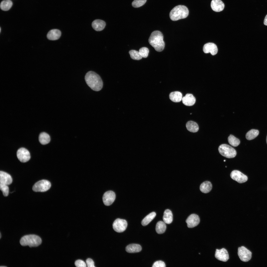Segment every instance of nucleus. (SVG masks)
<instances>
[{
    "instance_id": "nucleus-28",
    "label": "nucleus",
    "mask_w": 267,
    "mask_h": 267,
    "mask_svg": "<svg viewBox=\"0 0 267 267\" xmlns=\"http://www.w3.org/2000/svg\"><path fill=\"white\" fill-rule=\"evenodd\" d=\"M12 4V2L10 0H4L1 2L0 8L2 10L7 11L11 8Z\"/></svg>"
},
{
    "instance_id": "nucleus-2",
    "label": "nucleus",
    "mask_w": 267,
    "mask_h": 267,
    "mask_svg": "<svg viewBox=\"0 0 267 267\" xmlns=\"http://www.w3.org/2000/svg\"><path fill=\"white\" fill-rule=\"evenodd\" d=\"M163 38V35L161 32L155 31L151 33L149 39V42L156 51L160 52L165 47Z\"/></svg>"
},
{
    "instance_id": "nucleus-43",
    "label": "nucleus",
    "mask_w": 267,
    "mask_h": 267,
    "mask_svg": "<svg viewBox=\"0 0 267 267\" xmlns=\"http://www.w3.org/2000/svg\"><path fill=\"white\" fill-rule=\"evenodd\" d=\"M1 28L0 27V32L1 31Z\"/></svg>"
},
{
    "instance_id": "nucleus-27",
    "label": "nucleus",
    "mask_w": 267,
    "mask_h": 267,
    "mask_svg": "<svg viewBox=\"0 0 267 267\" xmlns=\"http://www.w3.org/2000/svg\"><path fill=\"white\" fill-rule=\"evenodd\" d=\"M156 214L155 212H153L146 216L142 221L141 223L143 226L148 225L155 218Z\"/></svg>"
},
{
    "instance_id": "nucleus-17",
    "label": "nucleus",
    "mask_w": 267,
    "mask_h": 267,
    "mask_svg": "<svg viewBox=\"0 0 267 267\" xmlns=\"http://www.w3.org/2000/svg\"><path fill=\"white\" fill-rule=\"evenodd\" d=\"M182 100L183 104L185 105L191 106L195 104L196 100L192 94L187 93L182 97Z\"/></svg>"
},
{
    "instance_id": "nucleus-24",
    "label": "nucleus",
    "mask_w": 267,
    "mask_h": 267,
    "mask_svg": "<svg viewBox=\"0 0 267 267\" xmlns=\"http://www.w3.org/2000/svg\"><path fill=\"white\" fill-rule=\"evenodd\" d=\"M173 216L171 210H166L164 212L163 219L164 222L167 224L171 223L173 221Z\"/></svg>"
},
{
    "instance_id": "nucleus-41",
    "label": "nucleus",
    "mask_w": 267,
    "mask_h": 267,
    "mask_svg": "<svg viewBox=\"0 0 267 267\" xmlns=\"http://www.w3.org/2000/svg\"><path fill=\"white\" fill-rule=\"evenodd\" d=\"M1 238V233H0V238Z\"/></svg>"
},
{
    "instance_id": "nucleus-4",
    "label": "nucleus",
    "mask_w": 267,
    "mask_h": 267,
    "mask_svg": "<svg viewBox=\"0 0 267 267\" xmlns=\"http://www.w3.org/2000/svg\"><path fill=\"white\" fill-rule=\"evenodd\" d=\"M42 242L41 239L39 236L34 234L25 235L21 238L20 241L22 245H28L30 247L37 246L41 244Z\"/></svg>"
},
{
    "instance_id": "nucleus-30",
    "label": "nucleus",
    "mask_w": 267,
    "mask_h": 267,
    "mask_svg": "<svg viewBox=\"0 0 267 267\" xmlns=\"http://www.w3.org/2000/svg\"><path fill=\"white\" fill-rule=\"evenodd\" d=\"M228 140L229 144L234 147L238 146L240 143L239 140L232 134L229 136Z\"/></svg>"
},
{
    "instance_id": "nucleus-21",
    "label": "nucleus",
    "mask_w": 267,
    "mask_h": 267,
    "mask_svg": "<svg viewBox=\"0 0 267 267\" xmlns=\"http://www.w3.org/2000/svg\"><path fill=\"white\" fill-rule=\"evenodd\" d=\"M170 99L175 102H180L182 98L181 93L178 91H175L171 92L169 95Z\"/></svg>"
},
{
    "instance_id": "nucleus-6",
    "label": "nucleus",
    "mask_w": 267,
    "mask_h": 267,
    "mask_svg": "<svg viewBox=\"0 0 267 267\" xmlns=\"http://www.w3.org/2000/svg\"><path fill=\"white\" fill-rule=\"evenodd\" d=\"M51 186V184L49 181L46 180H42L34 184L32 189L36 192H44L49 190Z\"/></svg>"
},
{
    "instance_id": "nucleus-37",
    "label": "nucleus",
    "mask_w": 267,
    "mask_h": 267,
    "mask_svg": "<svg viewBox=\"0 0 267 267\" xmlns=\"http://www.w3.org/2000/svg\"><path fill=\"white\" fill-rule=\"evenodd\" d=\"M86 263L88 267H94V263L90 258H88L86 260Z\"/></svg>"
},
{
    "instance_id": "nucleus-11",
    "label": "nucleus",
    "mask_w": 267,
    "mask_h": 267,
    "mask_svg": "<svg viewBox=\"0 0 267 267\" xmlns=\"http://www.w3.org/2000/svg\"><path fill=\"white\" fill-rule=\"evenodd\" d=\"M115 198V194L112 191L106 192L103 197V200L104 204L106 206L111 205L114 201Z\"/></svg>"
},
{
    "instance_id": "nucleus-7",
    "label": "nucleus",
    "mask_w": 267,
    "mask_h": 267,
    "mask_svg": "<svg viewBox=\"0 0 267 267\" xmlns=\"http://www.w3.org/2000/svg\"><path fill=\"white\" fill-rule=\"evenodd\" d=\"M127 226V223L125 220L119 218L115 220L112 224L114 230L119 233L124 231L126 229Z\"/></svg>"
},
{
    "instance_id": "nucleus-39",
    "label": "nucleus",
    "mask_w": 267,
    "mask_h": 267,
    "mask_svg": "<svg viewBox=\"0 0 267 267\" xmlns=\"http://www.w3.org/2000/svg\"><path fill=\"white\" fill-rule=\"evenodd\" d=\"M266 142H267V138H266Z\"/></svg>"
},
{
    "instance_id": "nucleus-34",
    "label": "nucleus",
    "mask_w": 267,
    "mask_h": 267,
    "mask_svg": "<svg viewBox=\"0 0 267 267\" xmlns=\"http://www.w3.org/2000/svg\"><path fill=\"white\" fill-rule=\"evenodd\" d=\"M139 52L142 57L146 58L148 56L149 51L147 47H143L140 48Z\"/></svg>"
},
{
    "instance_id": "nucleus-8",
    "label": "nucleus",
    "mask_w": 267,
    "mask_h": 267,
    "mask_svg": "<svg viewBox=\"0 0 267 267\" xmlns=\"http://www.w3.org/2000/svg\"><path fill=\"white\" fill-rule=\"evenodd\" d=\"M238 254L241 260L244 262L248 261L251 257V252L244 246L238 248Z\"/></svg>"
},
{
    "instance_id": "nucleus-14",
    "label": "nucleus",
    "mask_w": 267,
    "mask_h": 267,
    "mask_svg": "<svg viewBox=\"0 0 267 267\" xmlns=\"http://www.w3.org/2000/svg\"><path fill=\"white\" fill-rule=\"evenodd\" d=\"M203 50L205 53H210L212 55H216L218 49L216 45L213 43H209L205 44L203 47Z\"/></svg>"
},
{
    "instance_id": "nucleus-33",
    "label": "nucleus",
    "mask_w": 267,
    "mask_h": 267,
    "mask_svg": "<svg viewBox=\"0 0 267 267\" xmlns=\"http://www.w3.org/2000/svg\"><path fill=\"white\" fill-rule=\"evenodd\" d=\"M147 0H134L132 2V5L135 8L141 7L144 5Z\"/></svg>"
},
{
    "instance_id": "nucleus-12",
    "label": "nucleus",
    "mask_w": 267,
    "mask_h": 267,
    "mask_svg": "<svg viewBox=\"0 0 267 267\" xmlns=\"http://www.w3.org/2000/svg\"><path fill=\"white\" fill-rule=\"evenodd\" d=\"M186 222L188 228H192L196 226L199 224L200 219L197 215L192 214L188 217Z\"/></svg>"
},
{
    "instance_id": "nucleus-22",
    "label": "nucleus",
    "mask_w": 267,
    "mask_h": 267,
    "mask_svg": "<svg viewBox=\"0 0 267 267\" xmlns=\"http://www.w3.org/2000/svg\"><path fill=\"white\" fill-rule=\"evenodd\" d=\"M186 125L187 130L190 132L195 133L199 130V127L198 124L194 121H189L186 123Z\"/></svg>"
},
{
    "instance_id": "nucleus-10",
    "label": "nucleus",
    "mask_w": 267,
    "mask_h": 267,
    "mask_svg": "<svg viewBox=\"0 0 267 267\" xmlns=\"http://www.w3.org/2000/svg\"><path fill=\"white\" fill-rule=\"evenodd\" d=\"M231 178L239 183L246 182L248 179L247 177L239 171L234 170L230 174Z\"/></svg>"
},
{
    "instance_id": "nucleus-9",
    "label": "nucleus",
    "mask_w": 267,
    "mask_h": 267,
    "mask_svg": "<svg viewBox=\"0 0 267 267\" xmlns=\"http://www.w3.org/2000/svg\"><path fill=\"white\" fill-rule=\"evenodd\" d=\"M17 155L19 160L22 162H27L30 158L29 152L24 148H21L18 150Z\"/></svg>"
},
{
    "instance_id": "nucleus-36",
    "label": "nucleus",
    "mask_w": 267,
    "mask_h": 267,
    "mask_svg": "<svg viewBox=\"0 0 267 267\" xmlns=\"http://www.w3.org/2000/svg\"><path fill=\"white\" fill-rule=\"evenodd\" d=\"M153 267H166L165 263L163 261H158L155 262L152 266Z\"/></svg>"
},
{
    "instance_id": "nucleus-29",
    "label": "nucleus",
    "mask_w": 267,
    "mask_h": 267,
    "mask_svg": "<svg viewBox=\"0 0 267 267\" xmlns=\"http://www.w3.org/2000/svg\"><path fill=\"white\" fill-rule=\"evenodd\" d=\"M259 131L257 130L251 129L246 134L245 137L246 139L248 140H250L255 138L258 135Z\"/></svg>"
},
{
    "instance_id": "nucleus-23",
    "label": "nucleus",
    "mask_w": 267,
    "mask_h": 267,
    "mask_svg": "<svg viewBox=\"0 0 267 267\" xmlns=\"http://www.w3.org/2000/svg\"><path fill=\"white\" fill-rule=\"evenodd\" d=\"M212 185L209 181H206L202 183L200 187V191L202 193H206L210 192L212 189Z\"/></svg>"
},
{
    "instance_id": "nucleus-26",
    "label": "nucleus",
    "mask_w": 267,
    "mask_h": 267,
    "mask_svg": "<svg viewBox=\"0 0 267 267\" xmlns=\"http://www.w3.org/2000/svg\"><path fill=\"white\" fill-rule=\"evenodd\" d=\"M166 223L162 221H159L157 223L156 227V232L158 234L164 233L166 229Z\"/></svg>"
},
{
    "instance_id": "nucleus-3",
    "label": "nucleus",
    "mask_w": 267,
    "mask_h": 267,
    "mask_svg": "<svg viewBox=\"0 0 267 267\" xmlns=\"http://www.w3.org/2000/svg\"><path fill=\"white\" fill-rule=\"evenodd\" d=\"M189 13V10L186 7L179 5L176 6L171 10L169 16L171 20L175 21L186 18Z\"/></svg>"
},
{
    "instance_id": "nucleus-19",
    "label": "nucleus",
    "mask_w": 267,
    "mask_h": 267,
    "mask_svg": "<svg viewBox=\"0 0 267 267\" xmlns=\"http://www.w3.org/2000/svg\"><path fill=\"white\" fill-rule=\"evenodd\" d=\"M106 25V23L104 21L99 19L94 20L92 23V28L97 31H100L103 30Z\"/></svg>"
},
{
    "instance_id": "nucleus-31",
    "label": "nucleus",
    "mask_w": 267,
    "mask_h": 267,
    "mask_svg": "<svg viewBox=\"0 0 267 267\" xmlns=\"http://www.w3.org/2000/svg\"><path fill=\"white\" fill-rule=\"evenodd\" d=\"M131 57L133 59L139 60L141 59L142 57L140 54L139 52L135 50H131L129 52Z\"/></svg>"
},
{
    "instance_id": "nucleus-38",
    "label": "nucleus",
    "mask_w": 267,
    "mask_h": 267,
    "mask_svg": "<svg viewBox=\"0 0 267 267\" xmlns=\"http://www.w3.org/2000/svg\"><path fill=\"white\" fill-rule=\"evenodd\" d=\"M264 23L265 25H267V14L265 17L264 20Z\"/></svg>"
},
{
    "instance_id": "nucleus-15",
    "label": "nucleus",
    "mask_w": 267,
    "mask_h": 267,
    "mask_svg": "<svg viewBox=\"0 0 267 267\" xmlns=\"http://www.w3.org/2000/svg\"><path fill=\"white\" fill-rule=\"evenodd\" d=\"M212 9L216 12H219L224 9V5L221 0H212L211 3Z\"/></svg>"
},
{
    "instance_id": "nucleus-40",
    "label": "nucleus",
    "mask_w": 267,
    "mask_h": 267,
    "mask_svg": "<svg viewBox=\"0 0 267 267\" xmlns=\"http://www.w3.org/2000/svg\"><path fill=\"white\" fill-rule=\"evenodd\" d=\"M0 267H5V266H0Z\"/></svg>"
},
{
    "instance_id": "nucleus-1",
    "label": "nucleus",
    "mask_w": 267,
    "mask_h": 267,
    "mask_svg": "<svg viewBox=\"0 0 267 267\" xmlns=\"http://www.w3.org/2000/svg\"><path fill=\"white\" fill-rule=\"evenodd\" d=\"M86 82L92 90L96 91L100 90L103 86L102 81L99 75L95 72L90 71L85 76Z\"/></svg>"
},
{
    "instance_id": "nucleus-20",
    "label": "nucleus",
    "mask_w": 267,
    "mask_h": 267,
    "mask_svg": "<svg viewBox=\"0 0 267 267\" xmlns=\"http://www.w3.org/2000/svg\"><path fill=\"white\" fill-rule=\"evenodd\" d=\"M142 249L141 246L136 244H131L128 245L126 248V252L129 253H134L140 252Z\"/></svg>"
},
{
    "instance_id": "nucleus-13",
    "label": "nucleus",
    "mask_w": 267,
    "mask_h": 267,
    "mask_svg": "<svg viewBox=\"0 0 267 267\" xmlns=\"http://www.w3.org/2000/svg\"><path fill=\"white\" fill-rule=\"evenodd\" d=\"M215 256L218 260L223 262H226L229 259L228 252L226 249L223 248L220 250L216 249Z\"/></svg>"
},
{
    "instance_id": "nucleus-32",
    "label": "nucleus",
    "mask_w": 267,
    "mask_h": 267,
    "mask_svg": "<svg viewBox=\"0 0 267 267\" xmlns=\"http://www.w3.org/2000/svg\"><path fill=\"white\" fill-rule=\"evenodd\" d=\"M0 189L4 196L6 197L8 195L9 188L8 185L0 183Z\"/></svg>"
},
{
    "instance_id": "nucleus-42",
    "label": "nucleus",
    "mask_w": 267,
    "mask_h": 267,
    "mask_svg": "<svg viewBox=\"0 0 267 267\" xmlns=\"http://www.w3.org/2000/svg\"><path fill=\"white\" fill-rule=\"evenodd\" d=\"M226 161V160H224V161Z\"/></svg>"
},
{
    "instance_id": "nucleus-18",
    "label": "nucleus",
    "mask_w": 267,
    "mask_h": 267,
    "mask_svg": "<svg viewBox=\"0 0 267 267\" xmlns=\"http://www.w3.org/2000/svg\"><path fill=\"white\" fill-rule=\"evenodd\" d=\"M61 35L60 30L57 29L50 30L48 33L47 37L48 39L51 40H55L59 38Z\"/></svg>"
},
{
    "instance_id": "nucleus-5",
    "label": "nucleus",
    "mask_w": 267,
    "mask_h": 267,
    "mask_svg": "<svg viewBox=\"0 0 267 267\" xmlns=\"http://www.w3.org/2000/svg\"><path fill=\"white\" fill-rule=\"evenodd\" d=\"M218 150L221 155L228 158L234 157L236 155L235 150L232 147L226 144L221 145L219 147Z\"/></svg>"
},
{
    "instance_id": "nucleus-25",
    "label": "nucleus",
    "mask_w": 267,
    "mask_h": 267,
    "mask_svg": "<svg viewBox=\"0 0 267 267\" xmlns=\"http://www.w3.org/2000/svg\"><path fill=\"white\" fill-rule=\"evenodd\" d=\"M39 140L40 143L43 145H45L49 143L50 139L49 135L47 133L42 132L40 134Z\"/></svg>"
},
{
    "instance_id": "nucleus-16",
    "label": "nucleus",
    "mask_w": 267,
    "mask_h": 267,
    "mask_svg": "<svg viewBox=\"0 0 267 267\" xmlns=\"http://www.w3.org/2000/svg\"><path fill=\"white\" fill-rule=\"evenodd\" d=\"M12 181V178L9 174L4 171H0V183L8 185L11 184Z\"/></svg>"
},
{
    "instance_id": "nucleus-35",
    "label": "nucleus",
    "mask_w": 267,
    "mask_h": 267,
    "mask_svg": "<svg viewBox=\"0 0 267 267\" xmlns=\"http://www.w3.org/2000/svg\"><path fill=\"white\" fill-rule=\"evenodd\" d=\"M75 264L76 267H86L87 266L85 262L81 260H76L75 262Z\"/></svg>"
}]
</instances>
